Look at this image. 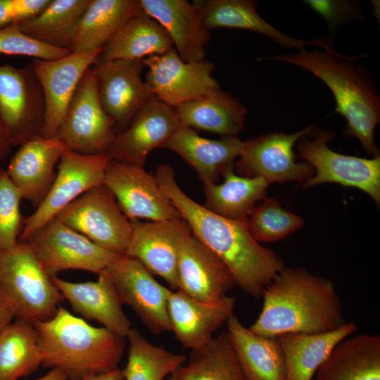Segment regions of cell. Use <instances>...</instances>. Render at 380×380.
<instances>
[{
    "mask_svg": "<svg viewBox=\"0 0 380 380\" xmlns=\"http://www.w3.org/2000/svg\"><path fill=\"white\" fill-rule=\"evenodd\" d=\"M101 51L71 52L56 60H33L31 65L45 101L42 137H56L82 77L96 63Z\"/></svg>",
    "mask_w": 380,
    "mask_h": 380,
    "instance_id": "obj_17",
    "label": "cell"
},
{
    "mask_svg": "<svg viewBox=\"0 0 380 380\" xmlns=\"http://www.w3.org/2000/svg\"><path fill=\"white\" fill-rule=\"evenodd\" d=\"M27 20L24 0H0V29Z\"/></svg>",
    "mask_w": 380,
    "mask_h": 380,
    "instance_id": "obj_42",
    "label": "cell"
},
{
    "mask_svg": "<svg viewBox=\"0 0 380 380\" xmlns=\"http://www.w3.org/2000/svg\"><path fill=\"white\" fill-rule=\"evenodd\" d=\"M315 380H380V336L359 334L341 340L316 372Z\"/></svg>",
    "mask_w": 380,
    "mask_h": 380,
    "instance_id": "obj_28",
    "label": "cell"
},
{
    "mask_svg": "<svg viewBox=\"0 0 380 380\" xmlns=\"http://www.w3.org/2000/svg\"><path fill=\"white\" fill-rule=\"evenodd\" d=\"M244 147L245 141L237 136L206 139L182 123L163 146L191 166L204 185L217 184L224 171L234 166V160L241 156Z\"/></svg>",
    "mask_w": 380,
    "mask_h": 380,
    "instance_id": "obj_25",
    "label": "cell"
},
{
    "mask_svg": "<svg viewBox=\"0 0 380 380\" xmlns=\"http://www.w3.org/2000/svg\"><path fill=\"white\" fill-rule=\"evenodd\" d=\"M235 305L234 296L227 295L214 302H203L179 289H170L167 312L171 331L184 348L196 349L215 336L234 314Z\"/></svg>",
    "mask_w": 380,
    "mask_h": 380,
    "instance_id": "obj_21",
    "label": "cell"
},
{
    "mask_svg": "<svg viewBox=\"0 0 380 380\" xmlns=\"http://www.w3.org/2000/svg\"><path fill=\"white\" fill-rule=\"evenodd\" d=\"M90 0H51L37 16L20 25L30 37L45 44L68 49L75 29Z\"/></svg>",
    "mask_w": 380,
    "mask_h": 380,
    "instance_id": "obj_36",
    "label": "cell"
},
{
    "mask_svg": "<svg viewBox=\"0 0 380 380\" xmlns=\"http://www.w3.org/2000/svg\"><path fill=\"white\" fill-rule=\"evenodd\" d=\"M132 232L125 255L139 261L153 275L177 290V263L179 245L191 230L182 219L141 222L129 220Z\"/></svg>",
    "mask_w": 380,
    "mask_h": 380,
    "instance_id": "obj_18",
    "label": "cell"
},
{
    "mask_svg": "<svg viewBox=\"0 0 380 380\" xmlns=\"http://www.w3.org/2000/svg\"><path fill=\"white\" fill-rule=\"evenodd\" d=\"M314 122L293 134L273 132L245 141L243 153L235 163L241 176L262 177L270 184L295 181L301 184L311 178L315 170L308 163H296L295 144L311 135Z\"/></svg>",
    "mask_w": 380,
    "mask_h": 380,
    "instance_id": "obj_12",
    "label": "cell"
},
{
    "mask_svg": "<svg viewBox=\"0 0 380 380\" xmlns=\"http://www.w3.org/2000/svg\"><path fill=\"white\" fill-rule=\"evenodd\" d=\"M303 225L301 217L286 210L273 198H265L248 217L250 232L258 242L277 241Z\"/></svg>",
    "mask_w": 380,
    "mask_h": 380,
    "instance_id": "obj_38",
    "label": "cell"
},
{
    "mask_svg": "<svg viewBox=\"0 0 380 380\" xmlns=\"http://www.w3.org/2000/svg\"><path fill=\"white\" fill-rule=\"evenodd\" d=\"M42 362L34 324L15 319L0 332V380H18L27 376Z\"/></svg>",
    "mask_w": 380,
    "mask_h": 380,
    "instance_id": "obj_35",
    "label": "cell"
},
{
    "mask_svg": "<svg viewBox=\"0 0 380 380\" xmlns=\"http://www.w3.org/2000/svg\"><path fill=\"white\" fill-rule=\"evenodd\" d=\"M67 149L56 137H39L20 146L6 171L23 199L37 208L41 204L55 179L56 165Z\"/></svg>",
    "mask_w": 380,
    "mask_h": 380,
    "instance_id": "obj_23",
    "label": "cell"
},
{
    "mask_svg": "<svg viewBox=\"0 0 380 380\" xmlns=\"http://www.w3.org/2000/svg\"><path fill=\"white\" fill-rule=\"evenodd\" d=\"M126 338L129 347L122 369L125 380H165L186 360L182 353L153 344L134 328H131Z\"/></svg>",
    "mask_w": 380,
    "mask_h": 380,
    "instance_id": "obj_37",
    "label": "cell"
},
{
    "mask_svg": "<svg viewBox=\"0 0 380 380\" xmlns=\"http://www.w3.org/2000/svg\"><path fill=\"white\" fill-rule=\"evenodd\" d=\"M142 62L148 68L145 82L150 92L172 108L220 88L212 75L214 63L205 58L184 61L175 48L162 55L146 57Z\"/></svg>",
    "mask_w": 380,
    "mask_h": 380,
    "instance_id": "obj_13",
    "label": "cell"
},
{
    "mask_svg": "<svg viewBox=\"0 0 380 380\" xmlns=\"http://www.w3.org/2000/svg\"><path fill=\"white\" fill-rule=\"evenodd\" d=\"M34 326L42 365L58 369L72 380L118 368L124 353V337L104 327H94L61 305L52 317Z\"/></svg>",
    "mask_w": 380,
    "mask_h": 380,
    "instance_id": "obj_4",
    "label": "cell"
},
{
    "mask_svg": "<svg viewBox=\"0 0 380 380\" xmlns=\"http://www.w3.org/2000/svg\"><path fill=\"white\" fill-rule=\"evenodd\" d=\"M357 330V325L350 321L330 332L277 336L284 360L286 380H312L336 345Z\"/></svg>",
    "mask_w": 380,
    "mask_h": 380,
    "instance_id": "obj_30",
    "label": "cell"
},
{
    "mask_svg": "<svg viewBox=\"0 0 380 380\" xmlns=\"http://www.w3.org/2000/svg\"><path fill=\"white\" fill-rule=\"evenodd\" d=\"M94 281L72 282L57 276L52 281L73 310L86 319H94L104 327L126 338L131 322L122 310L113 280L104 270Z\"/></svg>",
    "mask_w": 380,
    "mask_h": 380,
    "instance_id": "obj_24",
    "label": "cell"
},
{
    "mask_svg": "<svg viewBox=\"0 0 380 380\" xmlns=\"http://www.w3.org/2000/svg\"><path fill=\"white\" fill-rule=\"evenodd\" d=\"M334 132L315 128L313 140L304 137L298 142V156L310 164L315 175L302 184V189L324 183L357 188L380 203V156L360 158L336 153L329 148Z\"/></svg>",
    "mask_w": 380,
    "mask_h": 380,
    "instance_id": "obj_6",
    "label": "cell"
},
{
    "mask_svg": "<svg viewBox=\"0 0 380 380\" xmlns=\"http://www.w3.org/2000/svg\"><path fill=\"white\" fill-rule=\"evenodd\" d=\"M15 319L11 309L0 300V332Z\"/></svg>",
    "mask_w": 380,
    "mask_h": 380,
    "instance_id": "obj_45",
    "label": "cell"
},
{
    "mask_svg": "<svg viewBox=\"0 0 380 380\" xmlns=\"http://www.w3.org/2000/svg\"><path fill=\"white\" fill-rule=\"evenodd\" d=\"M220 184L204 185L203 206L209 211L229 220L248 217L256 202L266 198L270 183L262 177L237 175L234 167L225 170Z\"/></svg>",
    "mask_w": 380,
    "mask_h": 380,
    "instance_id": "obj_33",
    "label": "cell"
},
{
    "mask_svg": "<svg viewBox=\"0 0 380 380\" xmlns=\"http://www.w3.org/2000/svg\"><path fill=\"white\" fill-rule=\"evenodd\" d=\"M45 101L32 65H0V125L13 146L42 137Z\"/></svg>",
    "mask_w": 380,
    "mask_h": 380,
    "instance_id": "obj_8",
    "label": "cell"
},
{
    "mask_svg": "<svg viewBox=\"0 0 380 380\" xmlns=\"http://www.w3.org/2000/svg\"><path fill=\"white\" fill-rule=\"evenodd\" d=\"M55 217L99 247L115 254L125 255L132 224L103 184L84 193Z\"/></svg>",
    "mask_w": 380,
    "mask_h": 380,
    "instance_id": "obj_7",
    "label": "cell"
},
{
    "mask_svg": "<svg viewBox=\"0 0 380 380\" xmlns=\"http://www.w3.org/2000/svg\"><path fill=\"white\" fill-rule=\"evenodd\" d=\"M192 4L209 32L216 28L239 29L262 34L284 49H301L313 45L324 51L332 50L324 38L300 39L278 30L260 15L255 1L194 0Z\"/></svg>",
    "mask_w": 380,
    "mask_h": 380,
    "instance_id": "obj_22",
    "label": "cell"
},
{
    "mask_svg": "<svg viewBox=\"0 0 380 380\" xmlns=\"http://www.w3.org/2000/svg\"><path fill=\"white\" fill-rule=\"evenodd\" d=\"M226 325L246 380H286L284 360L278 337L253 333L234 313Z\"/></svg>",
    "mask_w": 380,
    "mask_h": 380,
    "instance_id": "obj_27",
    "label": "cell"
},
{
    "mask_svg": "<svg viewBox=\"0 0 380 380\" xmlns=\"http://www.w3.org/2000/svg\"><path fill=\"white\" fill-rule=\"evenodd\" d=\"M262 310L248 328L267 337L322 334L346 324L334 282L303 267H284L265 288Z\"/></svg>",
    "mask_w": 380,
    "mask_h": 380,
    "instance_id": "obj_2",
    "label": "cell"
},
{
    "mask_svg": "<svg viewBox=\"0 0 380 380\" xmlns=\"http://www.w3.org/2000/svg\"><path fill=\"white\" fill-rule=\"evenodd\" d=\"M0 300L15 319L32 324L52 317L64 300L27 241L0 250Z\"/></svg>",
    "mask_w": 380,
    "mask_h": 380,
    "instance_id": "obj_5",
    "label": "cell"
},
{
    "mask_svg": "<svg viewBox=\"0 0 380 380\" xmlns=\"http://www.w3.org/2000/svg\"><path fill=\"white\" fill-rule=\"evenodd\" d=\"M174 108L182 124L221 137L237 136L247 112L238 98L220 88Z\"/></svg>",
    "mask_w": 380,
    "mask_h": 380,
    "instance_id": "obj_29",
    "label": "cell"
},
{
    "mask_svg": "<svg viewBox=\"0 0 380 380\" xmlns=\"http://www.w3.org/2000/svg\"><path fill=\"white\" fill-rule=\"evenodd\" d=\"M103 184L113 194L129 220L158 222L182 219L156 177L144 167L111 160Z\"/></svg>",
    "mask_w": 380,
    "mask_h": 380,
    "instance_id": "obj_14",
    "label": "cell"
},
{
    "mask_svg": "<svg viewBox=\"0 0 380 380\" xmlns=\"http://www.w3.org/2000/svg\"><path fill=\"white\" fill-rule=\"evenodd\" d=\"M155 177L192 234L229 268L235 285L255 298H261L265 288L285 267V263L278 253L260 246L253 237L248 217L229 220L209 211L181 189L167 164L158 165Z\"/></svg>",
    "mask_w": 380,
    "mask_h": 380,
    "instance_id": "obj_1",
    "label": "cell"
},
{
    "mask_svg": "<svg viewBox=\"0 0 380 380\" xmlns=\"http://www.w3.org/2000/svg\"><path fill=\"white\" fill-rule=\"evenodd\" d=\"M111 159L106 154L87 155L67 149L61 156L53 183L41 204L24 218L18 241H27L65 207L103 183Z\"/></svg>",
    "mask_w": 380,
    "mask_h": 380,
    "instance_id": "obj_10",
    "label": "cell"
},
{
    "mask_svg": "<svg viewBox=\"0 0 380 380\" xmlns=\"http://www.w3.org/2000/svg\"><path fill=\"white\" fill-rule=\"evenodd\" d=\"M71 53L40 42L25 33L19 25L0 29V53L32 57L34 59L56 60Z\"/></svg>",
    "mask_w": 380,
    "mask_h": 380,
    "instance_id": "obj_40",
    "label": "cell"
},
{
    "mask_svg": "<svg viewBox=\"0 0 380 380\" xmlns=\"http://www.w3.org/2000/svg\"><path fill=\"white\" fill-rule=\"evenodd\" d=\"M27 242L51 277L68 270L99 274L120 255L99 247L56 217L34 233Z\"/></svg>",
    "mask_w": 380,
    "mask_h": 380,
    "instance_id": "obj_11",
    "label": "cell"
},
{
    "mask_svg": "<svg viewBox=\"0 0 380 380\" xmlns=\"http://www.w3.org/2000/svg\"><path fill=\"white\" fill-rule=\"evenodd\" d=\"M144 67L142 60H113L94 68L103 109L120 132L154 97L141 77Z\"/></svg>",
    "mask_w": 380,
    "mask_h": 380,
    "instance_id": "obj_19",
    "label": "cell"
},
{
    "mask_svg": "<svg viewBox=\"0 0 380 380\" xmlns=\"http://www.w3.org/2000/svg\"><path fill=\"white\" fill-rule=\"evenodd\" d=\"M106 270L122 303L129 305L151 333L171 331L167 312L170 288L157 281L139 261L125 255Z\"/></svg>",
    "mask_w": 380,
    "mask_h": 380,
    "instance_id": "obj_15",
    "label": "cell"
},
{
    "mask_svg": "<svg viewBox=\"0 0 380 380\" xmlns=\"http://www.w3.org/2000/svg\"><path fill=\"white\" fill-rule=\"evenodd\" d=\"M139 1L142 10L165 29L183 61L205 59L210 34L201 24L192 3L186 0Z\"/></svg>",
    "mask_w": 380,
    "mask_h": 380,
    "instance_id": "obj_26",
    "label": "cell"
},
{
    "mask_svg": "<svg viewBox=\"0 0 380 380\" xmlns=\"http://www.w3.org/2000/svg\"><path fill=\"white\" fill-rule=\"evenodd\" d=\"M177 280L178 289L203 302L218 300L236 286L224 262L192 233L179 247Z\"/></svg>",
    "mask_w": 380,
    "mask_h": 380,
    "instance_id": "obj_20",
    "label": "cell"
},
{
    "mask_svg": "<svg viewBox=\"0 0 380 380\" xmlns=\"http://www.w3.org/2000/svg\"><path fill=\"white\" fill-rule=\"evenodd\" d=\"M68 376L58 369H52L44 376L34 380H67Z\"/></svg>",
    "mask_w": 380,
    "mask_h": 380,
    "instance_id": "obj_46",
    "label": "cell"
},
{
    "mask_svg": "<svg viewBox=\"0 0 380 380\" xmlns=\"http://www.w3.org/2000/svg\"><path fill=\"white\" fill-rule=\"evenodd\" d=\"M180 124L175 108L153 97L115 134L106 154L112 160L144 167L148 153L163 148Z\"/></svg>",
    "mask_w": 380,
    "mask_h": 380,
    "instance_id": "obj_16",
    "label": "cell"
},
{
    "mask_svg": "<svg viewBox=\"0 0 380 380\" xmlns=\"http://www.w3.org/2000/svg\"><path fill=\"white\" fill-rule=\"evenodd\" d=\"M21 199L6 170L0 169V250L10 248L18 242L24 224Z\"/></svg>",
    "mask_w": 380,
    "mask_h": 380,
    "instance_id": "obj_39",
    "label": "cell"
},
{
    "mask_svg": "<svg viewBox=\"0 0 380 380\" xmlns=\"http://www.w3.org/2000/svg\"><path fill=\"white\" fill-rule=\"evenodd\" d=\"M115 132L114 122L102 106L94 68L82 77L56 137L68 149L87 155L106 154Z\"/></svg>",
    "mask_w": 380,
    "mask_h": 380,
    "instance_id": "obj_9",
    "label": "cell"
},
{
    "mask_svg": "<svg viewBox=\"0 0 380 380\" xmlns=\"http://www.w3.org/2000/svg\"><path fill=\"white\" fill-rule=\"evenodd\" d=\"M167 380H246L227 331L190 350Z\"/></svg>",
    "mask_w": 380,
    "mask_h": 380,
    "instance_id": "obj_34",
    "label": "cell"
},
{
    "mask_svg": "<svg viewBox=\"0 0 380 380\" xmlns=\"http://www.w3.org/2000/svg\"><path fill=\"white\" fill-rule=\"evenodd\" d=\"M365 55L348 56L335 51L305 48L297 53L270 56L263 60L303 68L321 80L331 90L336 111L346 120L343 133L355 137L372 157L379 156L374 131L380 122V96L372 77L358 61Z\"/></svg>",
    "mask_w": 380,
    "mask_h": 380,
    "instance_id": "obj_3",
    "label": "cell"
},
{
    "mask_svg": "<svg viewBox=\"0 0 380 380\" xmlns=\"http://www.w3.org/2000/svg\"><path fill=\"white\" fill-rule=\"evenodd\" d=\"M303 2L324 20L328 29L324 40L331 48H334V39L344 25L364 18L360 4L355 1L305 0Z\"/></svg>",
    "mask_w": 380,
    "mask_h": 380,
    "instance_id": "obj_41",
    "label": "cell"
},
{
    "mask_svg": "<svg viewBox=\"0 0 380 380\" xmlns=\"http://www.w3.org/2000/svg\"><path fill=\"white\" fill-rule=\"evenodd\" d=\"M13 146V145L7 132L0 125V163L8 156Z\"/></svg>",
    "mask_w": 380,
    "mask_h": 380,
    "instance_id": "obj_44",
    "label": "cell"
},
{
    "mask_svg": "<svg viewBox=\"0 0 380 380\" xmlns=\"http://www.w3.org/2000/svg\"><path fill=\"white\" fill-rule=\"evenodd\" d=\"M141 11L139 0H90L75 29L71 52L103 50L119 29Z\"/></svg>",
    "mask_w": 380,
    "mask_h": 380,
    "instance_id": "obj_31",
    "label": "cell"
},
{
    "mask_svg": "<svg viewBox=\"0 0 380 380\" xmlns=\"http://www.w3.org/2000/svg\"><path fill=\"white\" fill-rule=\"evenodd\" d=\"M172 48L173 43L165 29L141 8L104 46L97 62L139 61L162 55Z\"/></svg>",
    "mask_w": 380,
    "mask_h": 380,
    "instance_id": "obj_32",
    "label": "cell"
},
{
    "mask_svg": "<svg viewBox=\"0 0 380 380\" xmlns=\"http://www.w3.org/2000/svg\"><path fill=\"white\" fill-rule=\"evenodd\" d=\"M77 380H125L122 369L118 367L101 373L91 374Z\"/></svg>",
    "mask_w": 380,
    "mask_h": 380,
    "instance_id": "obj_43",
    "label": "cell"
}]
</instances>
